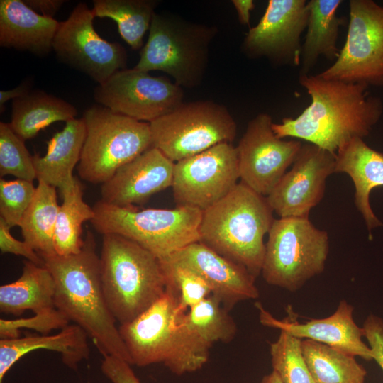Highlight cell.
Returning <instances> with one entry per match:
<instances>
[{
    "label": "cell",
    "instance_id": "ee69618b",
    "mask_svg": "<svg viewBox=\"0 0 383 383\" xmlns=\"http://www.w3.org/2000/svg\"><path fill=\"white\" fill-rule=\"evenodd\" d=\"M260 383H282L278 374L272 371L270 374L263 377Z\"/></svg>",
    "mask_w": 383,
    "mask_h": 383
},
{
    "label": "cell",
    "instance_id": "8fae6325",
    "mask_svg": "<svg viewBox=\"0 0 383 383\" xmlns=\"http://www.w3.org/2000/svg\"><path fill=\"white\" fill-rule=\"evenodd\" d=\"M318 74L326 79L383 86V6L372 0L349 1L345 43L333 65Z\"/></svg>",
    "mask_w": 383,
    "mask_h": 383
},
{
    "label": "cell",
    "instance_id": "cb8c5ba5",
    "mask_svg": "<svg viewBox=\"0 0 383 383\" xmlns=\"http://www.w3.org/2000/svg\"><path fill=\"white\" fill-rule=\"evenodd\" d=\"M86 136L82 118L65 122V126L48 142L43 156L33 155L36 179L61 190L74 177L73 170L79 163Z\"/></svg>",
    "mask_w": 383,
    "mask_h": 383
},
{
    "label": "cell",
    "instance_id": "d4e9b609",
    "mask_svg": "<svg viewBox=\"0 0 383 383\" xmlns=\"http://www.w3.org/2000/svg\"><path fill=\"white\" fill-rule=\"evenodd\" d=\"M55 292L47 267L26 260L20 277L0 287V311L18 316L27 310L35 314L50 311L55 308Z\"/></svg>",
    "mask_w": 383,
    "mask_h": 383
},
{
    "label": "cell",
    "instance_id": "2e32d148",
    "mask_svg": "<svg viewBox=\"0 0 383 383\" xmlns=\"http://www.w3.org/2000/svg\"><path fill=\"white\" fill-rule=\"evenodd\" d=\"M308 1L270 0L258 23L241 44L249 58H265L277 67L300 65L301 35L309 19Z\"/></svg>",
    "mask_w": 383,
    "mask_h": 383
},
{
    "label": "cell",
    "instance_id": "d6a6232c",
    "mask_svg": "<svg viewBox=\"0 0 383 383\" xmlns=\"http://www.w3.org/2000/svg\"><path fill=\"white\" fill-rule=\"evenodd\" d=\"M270 351L272 370L282 383H316L304 359L301 339L280 331Z\"/></svg>",
    "mask_w": 383,
    "mask_h": 383
},
{
    "label": "cell",
    "instance_id": "9c48e42d",
    "mask_svg": "<svg viewBox=\"0 0 383 383\" xmlns=\"http://www.w3.org/2000/svg\"><path fill=\"white\" fill-rule=\"evenodd\" d=\"M267 234L261 271L267 284L295 292L323 272L328 235L309 217L274 219Z\"/></svg>",
    "mask_w": 383,
    "mask_h": 383
},
{
    "label": "cell",
    "instance_id": "30bf717a",
    "mask_svg": "<svg viewBox=\"0 0 383 383\" xmlns=\"http://www.w3.org/2000/svg\"><path fill=\"white\" fill-rule=\"evenodd\" d=\"M149 123L152 147L173 162L218 143H231L238 130L228 109L211 100L183 103Z\"/></svg>",
    "mask_w": 383,
    "mask_h": 383
},
{
    "label": "cell",
    "instance_id": "e575fe53",
    "mask_svg": "<svg viewBox=\"0 0 383 383\" xmlns=\"http://www.w3.org/2000/svg\"><path fill=\"white\" fill-rule=\"evenodd\" d=\"M24 140L11 128L9 123H0V175H12L33 182L36 179L33 156Z\"/></svg>",
    "mask_w": 383,
    "mask_h": 383
},
{
    "label": "cell",
    "instance_id": "484cf974",
    "mask_svg": "<svg viewBox=\"0 0 383 383\" xmlns=\"http://www.w3.org/2000/svg\"><path fill=\"white\" fill-rule=\"evenodd\" d=\"M342 0L308 1L309 19L302 43L299 74H308L320 57L335 61L340 52L337 46L341 19L337 11Z\"/></svg>",
    "mask_w": 383,
    "mask_h": 383
},
{
    "label": "cell",
    "instance_id": "b9f144b4",
    "mask_svg": "<svg viewBox=\"0 0 383 383\" xmlns=\"http://www.w3.org/2000/svg\"><path fill=\"white\" fill-rule=\"evenodd\" d=\"M31 91V82L25 81L21 82L18 86L9 90L0 91V106L1 110L4 104L10 100H14L18 98L23 97Z\"/></svg>",
    "mask_w": 383,
    "mask_h": 383
},
{
    "label": "cell",
    "instance_id": "d590c367",
    "mask_svg": "<svg viewBox=\"0 0 383 383\" xmlns=\"http://www.w3.org/2000/svg\"><path fill=\"white\" fill-rule=\"evenodd\" d=\"M36 187L33 182L17 179L0 180V218L11 228L19 226L30 205Z\"/></svg>",
    "mask_w": 383,
    "mask_h": 383
},
{
    "label": "cell",
    "instance_id": "ac0fdd59",
    "mask_svg": "<svg viewBox=\"0 0 383 383\" xmlns=\"http://www.w3.org/2000/svg\"><path fill=\"white\" fill-rule=\"evenodd\" d=\"M187 266L209 285L212 295L228 311L238 303L259 296L255 277L246 268L219 255L200 241L164 257Z\"/></svg>",
    "mask_w": 383,
    "mask_h": 383
},
{
    "label": "cell",
    "instance_id": "8992f818",
    "mask_svg": "<svg viewBox=\"0 0 383 383\" xmlns=\"http://www.w3.org/2000/svg\"><path fill=\"white\" fill-rule=\"evenodd\" d=\"M216 33L213 26L189 22L172 13H155L134 68L163 72L179 87L194 88L202 82Z\"/></svg>",
    "mask_w": 383,
    "mask_h": 383
},
{
    "label": "cell",
    "instance_id": "f1b7e54d",
    "mask_svg": "<svg viewBox=\"0 0 383 383\" xmlns=\"http://www.w3.org/2000/svg\"><path fill=\"white\" fill-rule=\"evenodd\" d=\"M62 202L59 206L55 235L56 255L69 256L79 253L84 245L82 224L94 217L93 207L83 199L80 182L74 178L72 182L60 190Z\"/></svg>",
    "mask_w": 383,
    "mask_h": 383
},
{
    "label": "cell",
    "instance_id": "ffe728a7",
    "mask_svg": "<svg viewBox=\"0 0 383 383\" xmlns=\"http://www.w3.org/2000/svg\"><path fill=\"white\" fill-rule=\"evenodd\" d=\"M256 306L260 323L267 327L285 331L301 340H311L367 360H372L371 350L363 340V332L353 319V306L345 300L340 301L331 316L311 319L304 323L289 316L284 320L274 318L260 303Z\"/></svg>",
    "mask_w": 383,
    "mask_h": 383
},
{
    "label": "cell",
    "instance_id": "52a82bcc",
    "mask_svg": "<svg viewBox=\"0 0 383 383\" xmlns=\"http://www.w3.org/2000/svg\"><path fill=\"white\" fill-rule=\"evenodd\" d=\"M91 223L101 234H118L138 243L159 259L199 241L202 211L186 206L173 209L120 207L102 200L93 206Z\"/></svg>",
    "mask_w": 383,
    "mask_h": 383
},
{
    "label": "cell",
    "instance_id": "7402d4cb",
    "mask_svg": "<svg viewBox=\"0 0 383 383\" xmlns=\"http://www.w3.org/2000/svg\"><path fill=\"white\" fill-rule=\"evenodd\" d=\"M335 173H345L355 186V204L363 216L369 232L382 223L370 204L371 191L383 187V154L368 146L363 138H354L335 153Z\"/></svg>",
    "mask_w": 383,
    "mask_h": 383
},
{
    "label": "cell",
    "instance_id": "9a60e30c",
    "mask_svg": "<svg viewBox=\"0 0 383 383\" xmlns=\"http://www.w3.org/2000/svg\"><path fill=\"white\" fill-rule=\"evenodd\" d=\"M270 115L261 113L251 119L238 146L241 182L267 196L293 164L302 147L299 140H284L274 133Z\"/></svg>",
    "mask_w": 383,
    "mask_h": 383
},
{
    "label": "cell",
    "instance_id": "7bdbcfd3",
    "mask_svg": "<svg viewBox=\"0 0 383 383\" xmlns=\"http://www.w3.org/2000/svg\"><path fill=\"white\" fill-rule=\"evenodd\" d=\"M233 5L238 13V17L240 24L250 26V11L255 8V3L252 0H233Z\"/></svg>",
    "mask_w": 383,
    "mask_h": 383
},
{
    "label": "cell",
    "instance_id": "603a6c76",
    "mask_svg": "<svg viewBox=\"0 0 383 383\" xmlns=\"http://www.w3.org/2000/svg\"><path fill=\"white\" fill-rule=\"evenodd\" d=\"M87 334L76 324L67 325L55 335H28L0 340V383L6 372L25 355L40 349L60 353L62 362L77 370L79 363L89 358Z\"/></svg>",
    "mask_w": 383,
    "mask_h": 383
},
{
    "label": "cell",
    "instance_id": "277c9868",
    "mask_svg": "<svg viewBox=\"0 0 383 383\" xmlns=\"http://www.w3.org/2000/svg\"><path fill=\"white\" fill-rule=\"evenodd\" d=\"M273 213L266 196L240 182L202 211L199 241L257 277L262 271L264 237L274 220Z\"/></svg>",
    "mask_w": 383,
    "mask_h": 383
},
{
    "label": "cell",
    "instance_id": "4316f807",
    "mask_svg": "<svg viewBox=\"0 0 383 383\" xmlns=\"http://www.w3.org/2000/svg\"><path fill=\"white\" fill-rule=\"evenodd\" d=\"M77 111L71 104L43 91H31L26 96L12 101L13 131L24 141L57 121L76 118Z\"/></svg>",
    "mask_w": 383,
    "mask_h": 383
},
{
    "label": "cell",
    "instance_id": "60d3db41",
    "mask_svg": "<svg viewBox=\"0 0 383 383\" xmlns=\"http://www.w3.org/2000/svg\"><path fill=\"white\" fill-rule=\"evenodd\" d=\"M25 4L40 15L53 18L60 10L65 0H23Z\"/></svg>",
    "mask_w": 383,
    "mask_h": 383
},
{
    "label": "cell",
    "instance_id": "7c38bea8",
    "mask_svg": "<svg viewBox=\"0 0 383 383\" xmlns=\"http://www.w3.org/2000/svg\"><path fill=\"white\" fill-rule=\"evenodd\" d=\"M238 179L236 148L221 143L174 162L171 187L177 206L203 211L229 194Z\"/></svg>",
    "mask_w": 383,
    "mask_h": 383
},
{
    "label": "cell",
    "instance_id": "5b68a950",
    "mask_svg": "<svg viewBox=\"0 0 383 383\" xmlns=\"http://www.w3.org/2000/svg\"><path fill=\"white\" fill-rule=\"evenodd\" d=\"M99 259L104 298L120 325L133 321L165 294L160 259L134 241L103 235Z\"/></svg>",
    "mask_w": 383,
    "mask_h": 383
},
{
    "label": "cell",
    "instance_id": "ba28073f",
    "mask_svg": "<svg viewBox=\"0 0 383 383\" xmlns=\"http://www.w3.org/2000/svg\"><path fill=\"white\" fill-rule=\"evenodd\" d=\"M82 118L86 136L77 171L86 182L102 184L121 167L152 147L149 123L99 104L87 109Z\"/></svg>",
    "mask_w": 383,
    "mask_h": 383
},
{
    "label": "cell",
    "instance_id": "4dcf8cb0",
    "mask_svg": "<svg viewBox=\"0 0 383 383\" xmlns=\"http://www.w3.org/2000/svg\"><path fill=\"white\" fill-rule=\"evenodd\" d=\"M157 4L154 0H94L91 11L94 17L113 20L124 41L132 49L139 50Z\"/></svg>",
    "mask_w": 383,
    "mask_h": 383
},
{
    "label": "cell",
    "instance_id": "7a4b0ae2",
    "mask_svg": "<svg viewBox=\"0 0 383 383\" xmlns=\"http://www.w3.org/2000/svg\"><path fill=\"white\" fill-rule=\"evenodd\" d=\"M43 260L55 282V307L86 332L103 356H114L132 365L104 298L100 259L92 233L87 231L79 253L54 255Z\"/></svg>",
    "mask_w": 383,
    "mask_h": 383
},
{
    "label": "cell",
    "instance_id": "4fadbf2b",
    "mask_svg": "<svg viewBox=\"0 0 383 383\" xmlns=\"http://www.w3.org/2000/svg\"><path fill=\"white\" fill-rule=\"evenodd\" d=\"M99 105L139 121L150 123L183 104L181 87L167 77L132 69L116 72L94 92Z\"/></svg>",
    "mask_w": 383,
    "mask_h": 383
},
{
    "label": "cell",
    "instance_id": "5bb4252c",
    "mask_svg": "<svg viewBox=\"0 0 383 383\" xmlns=\"http://www.w3.org/2000/svg\"><path fill=\"white\" fill-rule=\"evenodd\" d=\"M94 18L85 3H79L69 17L60 22L52 50L60 61L100 84L125 69L127 53L120 43L109 42L97 33Z\"/></svg>",
    "mask_w": 383,
    "mask_h": 383
},
{
    "label": "cell",
    "instance_id": "e0dca14e",
    "mask_svg": "<svg viewBox=\"0 0 383 383\" xmlns=\"http://www.w3.org/2000/svg\"><path fill=\"white\" fill-rule=\"evenodd\" d=\"M335 153L306 143L292 168L266 196L280 218L309 217L323 198L326 179L335 171Z\"/></svg>",
    "mask_w": 383,
    "mask_h": 383
},
{
    "label": "cell",
    "instance_id": "f35d334b",
    "mask_svg": "<svg viewBox=\"0 0 383 383\" xmlns=\"http://www.w3.org/2000/svg\"><path fill=\"white\" fill-rule=\"evenodd\" d=\"M362 329L371 350L372 360L383 370V319L370 314L365 319Z\"/></svg>",
    "mask_w": 383,
    "mask_h": 383
},
{
    "label": "cell",
    "instance_id": "3957f363",
    "mask_svg": "<svg viewBox=\"0 0 383 383\" xmlns=\"http://www.w3.org/2000/svg\"><path fill=\"white\" fill-rule=\"evenodd\" d=\"M175 293L166 287L163 296L133 321L120 325L121 338L132 365L162 363L181 376L201 370L210 348L187 328Z\"/></svg>",
    "mask_w": 383,
    "mask_h": 383
},
{
    "label": "cell",
    "instance_id": "836d02e7",
    "mask_svg": "<svg viewBox=\"0 0 383 383\" xmlns=\"http://www.w3.org/2000/svg\"><path fill=\"white\" fill-rule=\"evenodd\" d=\"M166 279V287L177 296L184 311L212 295L207 282L191 268L167 258L160 259Z\"/></svg>",
    "mask_w": 383,
    "mask_h": 383
},
{
    "label": "cell",
    "instance_id": "8d00e7d4",
    "mask_svg": "<svg viewBox=\"0 0 383 383\" xmlns=\"http://www.w3.org/2000/svg\"><path fill=\"white\" fill-rule=\"evenodd\" d=\"M67 317L56 308L43 313H35L30 318L16 319H0L1 339H11L20 337V330L32 329L47 335L55 329H62L69 323Z\"/></svg>",
    "mask_w": 383,
    "mask_h": 383
},
{
    "label": "cell",
    "instance_id": "74e56055",
    "mask_svg": "<svg viewBox=\"0 0 383 383\" xmlns=\"http://www.w3.org/2000/svg\"><path fill=\"white\" fill-rule=\"evenodd\" d=\"M11 228L0 218V250L2 253H11L26 257L36 265L44 266L43 258L26 242L16 239Z\"/></svg>",
    "mask_w": 383,
    "mask_h": 383
},
{
    "label": "cell",
    "instance_id": "ab89813d",
    "mask_svg": "<svg viewBox=\"0 0 383 383\" xmlns=\"http://www.w3.org/2000/svg\"><path fill=\"white\" fill-rule=\"evenodd\" d=\"M101 370L112 383H141L131 365L116 357L104 355Z\"/></svg>",
    "mask_w": 383,
    "mask_h": 383
},
{
    "label": "cell",
    "instance_id": "44dd1931",
    "mask_svg": "<svg viewBox=\"0 0 383 383\" xmlns=\"http://www.w3.org/2000/svg\"><path fill=\"white\" fill-rule=\"evenodd\" d=\"M60 25L35 12L22 0L0 1V45L39 56L52 50Z\"/></svg>",
    "mask_w": 383,
    "mask_h": 383
},
{
    "label": "cell",
    "instance_id": "6da1fadb",
    "mask_svg": "<svg viewBox=\"0 0 383 383\" xmlns=\"http://www.w3.org/2000/svg\"><path fill=\"white\" fill-rule=\"evenodd\" d=\"M299 82L311 103L296 118L286 117L280 123H272L279 138L304 140L336 153L351 139L368 135L381 118L382 102L368 94L366 85L311 74H299Z\"/></svg>",
    "mask_w": 383,
    "mask_h": 383
},
{
    "label": "cell",
    "instance_id": "d6986e66",
    "mask_svg": "<svg viewBox=\"0 0 383 383\" xmlns=\"http://www.w3.org/2000/svg\"><path fill=\"white\" fill-rule=\"evenodd\" d=\"M174 167V162L151 147L101 184V200L120 207L143 204L152 195L172 187Z\"/></svg>",
    "mask_w": 383,
    "mask_h": 383
},
{
    "label": "cell",
    "instance_id": "83f0119b",
    "mask_svg": "<svg viewBox=\"0 0 383 383\" xmlns=\"http://www.w3.org/2000/svg\"><path fill=\"white\" fill-rule=\"evenodd\" d=\"M60 205L56 188L38 180L30 205L23 215L19 227L23 240L43 258L56 255L54 235Z\"/></svg>",
    "mask_w": 383,
    "mask_h": 383
},
{
    "label": "cell",
    "instance_id": "1f68e13d",
    "mask_svg": "<svg viewBox=\"0 0 383 383\" xmlns=\"http://www.w3.org/2000/svg\"><path fill=\"white\" fill-rule=\"evenodd\" d=\"M219 300L211 295L184 314L187 328L210 348L216 343H228L235 336L236 323Z\"/></svg>",
    "mask_w": 383,
    "mask_h": 383
},
{
    "label": "cell",
    "instance_id": "f546056e",
    "mask_svg": "<svg viewBox=\"0 0 383 383\" xmlns=\"http://www.w3.org/2000/svg\"><path fill=\"white\" fill-rule=\"evenodd\" d=\"M301 348L316 383H365L367 372L355 356L311 340H301Z\"/></svg>",
    "mask_w": 383,
    "mask_h": 383
}]
</instances>
